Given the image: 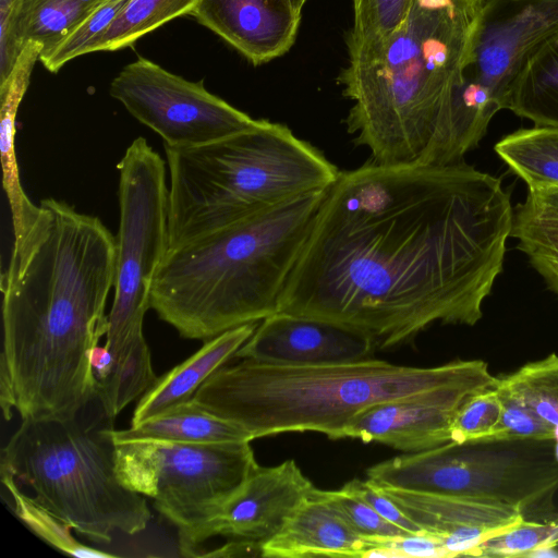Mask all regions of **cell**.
<instances>
[{"instance_id":"1","label":"cell","mask_w":558,"mask_h":558,"mask_svg":"<svg viewBox=\"0 0 558 558\" xmlns=\"http://www.w3.org/2000/svg\"><path fill=\"white\" fill-rule=\"evenodd\" d=\"M513 223L500 179L451 165L366 161L328 189L278 312L366 336L375 349L435 324L474 326Z\"/></svg>"},{"instance_id":"2","label":"cell","mask_w":558,"mask_h":558,"mask_svg":"<svg viewBox=\"0 0 558 558\" xmlns=\"http://www.w3.org/2000/svg\"><path fill=\"white\" fill-rule=\"evenodd\" d=\"M1 275L4 360L22 420L71 418L97 396L89 354L107 335L116 236L57 198L39 203Z\"/></svg>"},{"instance_id":"3","label":"cell","mask_w":558,"mask_h":558,"mask_svg":"<svg viewBox=\"0 0 558 558\" xmlns=\"http://www.w3.org/2000/svg\"><path fill=\"white\" fill-rule=\"evenodd\" d=\"M481 13L477 0H410L390 36L349 53L347 130L373 161L451 165L478 146L501 110L469 76Z\"/></svg>"},{"instance_id":"4","label":"cell","mask_w":558,"mask_h":558,"mask_svg":"<svg viewBox=\"0 0 558 558\" xmlns=\"http://www.w3.org/2000/svg\"><path fill=\"white\" fill-rule=\"evenodd\" d=\"M327 191L169 250L153 282L150 308L180 337L204 341L277 313Z\"/></svg>"},{"instance_id":"5","label":"cell","mask_w":558,"mask_h":558,"mask_svg":"<svg viewBox=\"0 0 558 558\" xmlns=\"http://www.w3.org/2000/svg\"><path fill=\"white\" fill-rule=\"evenodd\" d=\"M496 381L482 360L427 367L372 357L322 365L243 360L216 371L192 400L242 426L252 439L288 432L340 439L349 422L374 404L451 388L483 390Z\"/></svg>"},{"instance_id":"6","label":"cell","mask_w":558,"mask_h":558,"mask_svg":"<svg viewBox=\"0 0 558 558\" xmlns=\"http://www.w3.org/2000/svg\"><path fill=\"white\" fill-rule=\"evenodd\" d=\"M165 153L170 250L294 197L329 189L340 172L287 125L265 119L208 144L165 145Z\"/></svg>"},{"instance_id":"7","label":"cell","mask_w":558,"mask_h":558,"mask_svg":"<svg viewBox=\"0 0 558 558\" xmlns=\"http://www.w3.org/2000/svg\"><path fill=\"white\" fill-rule=\"evenodd\" d=\"M113 429L98 393L71 418L22 420L2 449L0 471L93 542L137 534L150 511L144 496L118 477Z\"/></svg>"},{"instance_id":"8","label":"cell","mask_w":558,"mask_h":558,"mask_svg":"<svg viewBox=\"0 0 558 558\" xmlns=\"http://www.w3.org/2000/svg\"><path fill=\"white\" fill-rule=\"evenodd\" d=\"M250 444L120 442L117 474L178 527L181 555L199 557L208 524L258 466Z\"/></svg>"},{"instance_id":"9","label":"cell","mask_w":558,"mask_h":558,"mask_svg":"<svg viewBox=\"0 0 558 558\" xmlns=\"http://www.w3.org/2000/svg\"><path fill=\"white\" fill-rule=\"evenodd\" d=\"M377 486L468 496L518 508L525 520L554 515L558 460L514 451L484 449V444L445 445L407 452L368 468Z\"/></svg>"},{"instance_id":"10","label":"cell","mask_w":558,"mask_h":558,"mask_svg":"<svg viewBox=\"0 0 558 558\" xmlns=\"http://www.w3.org/2000/svg\"><path fill=\"white\" fill-rule=\"evenodd\" d=\"M117 168L120 218L114 296L106 335V347L112 357L133 335L143 331L153 282L170 250L165 160L144 137H137Z\"/></svg>"},{"instance_id":"11","label":"cell","mask_w":558,"mask_h":558,"mask_svg":"<svg viewBox=\"0 0 558 558\" xmlns=\"http://www.w3.org/2000/svg\"><path fill=\"white\" fill-rule=\"evenodd\" d=\"M109 93L171 147L208 144L252 126L256 119L191 82L138 57L111 81Z\"/></svg>"},{"instance_id":"12","label":"cell","mask_w":558,"mask_h":558,"mask_svg":"<svg viewBox=\"0 0 558 558\" xmlns=\"http://www.w3.org/2000/svg\"><path fill=\"white\" fill-rule=\"evenodd\" d=\"M558 28V0H487L482 5L470 77L504 109L525 54Z\"/></svg>"},{"instance_id":"13","label":"cell","mask_w":558,"mask_h":558,"mask_svg":"<svg viewBox=\"0 0 558 558\" xmlns=\"http://www.w3.org/2000/svg\"><path fill=\"white\" fill-rule=\"evenodd\" d=\"M371 339L342 326L277 312L260 320L234 357L275 365H322L371 357Z\"/></svg>"},{"instance_id":"14","label":"cell","mask_w":558,"mask_h":558,"mask_svg":"<svg viewBox=\"0 0 558 558\" xmlns=\"http://www.w3.org/2000/svg\"><path fill=\"white\" fill-rule=\"evenodd\" d=\"M377 487L423 532L439 537L450 557H478L483 543L525 520L518 508L492 499Z\"/></svg>"},{"instance_id":"15","label":"cell","mask_w":558,"mask_h":558,"mask_svg":"<svg viewBox=\"0 0 558 558\" xmlns=\"http://www.w3.org/2000/svg\"><path fill=\"white\" fill-rule=\"evenodd\" d=\"M315 486L293 459L258 465L208 524L204 542L217 535L264 542L276 535Z\"/></svg>"},{"instance_id":"16","label":"cell","mask_w":558,"mask_h":558,"mask_svg":"<svg viewBox=\"0 0 558 558\" xmlns=\"http://www.w3.org/2000/svg\"><path fill=\"white\" fill-rule=\"evenodd\" d=\"M473 388H451L374 404L356 414L341 438L417 452L450 442L451 421Z\"/></svg>"},{"instance_id":"17","label":"cell","mask_w":558,"mask_h":558,"mask_svg":"<svg viewBox=\"0 0 558 558\" xmlns=\"http://www.w3.org/2000/svg\"><path fill=\"white\" fill-rule=\"evenodd\" d=\"M301 11L294 0H199L189 15L258 65L290 50Z\"/></svg>"},{"instance_id":"18","label":"cell","mask_w":558,"mask_h":558,"mask_svg":"<svg viewBox=\"0 0 558 558\" xmlns=\"http://www.w3.org/2000/svg\"><path fill=\"white\" fill-rule=\"evenodd\" d=\"M262 557H359L372 548L369 538L357 534L333 507L324 489L312 495L272 537L262 542Z\"/></svg>"},{"instance_id":"19","label":"cell","mask_w":558,"mask_h":558,"mask_svg":"<svg viewBox=\"0 0 558 558\" xmlns=\"http://www.w3.org/2000/svg\"><path fill=\"white\" fill-rule=\"evenodd\" d=\"M258 323L244 324L206 340L193 355L158 377L137 402L131 425L190 401L199 387L235 355Z\"/></svg>"},{"instance_id":"20","label":"cell","mask_w":558,"mask_h":558,"mask_svg":"<svg viewBox=\"0 0 558 558\" xmlns=\"http://www.w3.org/2000/svg\"><path fill=\"white\" fill-rule=\"evenodd\" d=\"M40 51L41 48L38 45L27 44L10 75L3 82H0L2 183L11 209L14 234L13 246H19L25 241L41 213L40 205H35L23 190L15 153L17 110L27 90L33 68L39 59Z\"/></svg>"},{"instance_id":"21","label":"cell","mask_w":558,"mask_h":558,"mask_svg":"<svg viewBox=\"0 0 558 558\" xmlns=\"http://www.w3.org/2000/svg\"><path fill=\"white\" fill-rule=\"evenodd\" d=\"M504 109L534 125L558 126V28L525 54L508 86Z\"/></svg>"},{"instance_id":"22","label":"cell","mask_w":558,"mask_h":558,"mask_svg":"<svg viewBox=\"0 0 558 558\" xmlns=\"http://www.w3.org/2000/svg\"><path fill=\"white\" fill-rule=\"evenodd\" d=\"M112 437L116 444L138 440L185 444L253 440L242 426L207 411L192 399L126 429H113Z\"/></svg>"},{"instance_id":"23","label":"cell","mask_w":558,"mask_h":558,"mask_svg":"<svg viewBox=\"0 0 558 558\" xmlns=\"http://www.w3.org/2000/svg\"><path fill=\"white\" fill-rule=\"evenodd\" d=\"M494 149L527 190L558 186V126L517 130L499 140Z\"/></svg>"},{"instance_id":"24","label":"cell","mask_w":558,"mask_h":558,"mask_svg":"<svg viewBox=\"0 0 558 558\" xmlns=\"http://www.w3.org/2000/svg\"><path fill=\"white\" fill-rule=\"evenodd\" d=\"M105 0H25L19 19L21 48L34 43L47 59Z\"/></svg>"},{"instance_id":"25","label":"cell","mask_w":558,"mask_h":558,"mask_svg":"<svg viewBox=\"0 0 558 558\" xmlns=\"http://www.w3.org/2000/svg\"><path fill=\"white\" fill-rule=\"evenodd\" d=\"M510 238L558 298V214L525 198L513 208Z\"/></svg>"},{"instance_id":"26","label":"cell","mask_w":558,"mask_h":558,"mask_svg":"<svg viewBox=\"0 0 558 558\" xmlns=\"http://www.w3.org/2000/svg\"><path fill=\"white\" fill-rule=\"evenodd\" d=\"M143 331L133 335L114 355L107 377L97 381L106 413L114 418L130 402L143 396L157 380Z\"/></svg>"},{"instance_id":"27","label":"cell","mask_w":558,"mask_h":558,"mask_svg":"<svg viewBox=\"0 0 558 558\" xmlns=\"http://www.w3.org/2000/svg\"><path fill=\"white\" fill-rule=\"evenodd\" d=\"M495 387L526 405L553 430L558 460V353L497 376Z\"/></svg>"},{"instance_id":"28","label":"cell","mask_w":558,"mask_h":558,"mask_svg":"<svg viewBox=\"0 0 558 558\" xmlns=\"http://www.w3.org/2000/svg\"><path fill=\"white\" fill-rule=\"evenodd\" d=\"M198 1L129 0L97 43L94 52L129 47L170 20L190 14Z\"/></svg>"},{"instance_id":"29","label":"cell","mask_w":558,"mask_h":558,"mask_svg":"<svg viewBox=\"0 0 558 558\" xmlns=\"http://www.w3.org/2000/svg\"><path fill=\"white\" fill-rule=\"evenodd\" d=\"M0 473L2 483L12 497V508L15 515L44 542L74 557H116L114 555L88 547L76 541L71 534L72 527L70 525L28 497L10 474L2 471H0Z\"/></svg>"},{"instance_id":"30","label":"cell","mask_w":558,"mask_h":558,"mask_svg":"<svg viewBox=\"0 0 558 558\" xmlns=\"http://www.w3.org/2000/svg\"><path fill=\"white\" fill-rule=\"evenodd\" d=\"M410 0H353V26L347 38L348 52L386 39L403 21Z\"/></svg>"},{"instance_id":"31","label":"cell","mask_w":558,"mask_h":558,"mask_svg":"<svg viewBox=\"0 0 558 558\" xmlns=\"http://www.w3.org/2000/svg\"><path fill=\"white\" fill-rule=\"evenodd\" d=\"M558 547V513L542 521L523 520L480 546L478 557H531Z\"/></svg>"},{"instance_id":"32","label":"cell","mask_w":558,"mask_h":558,"mask_svg":"<svg viewBox=\"0 0 558 558\" xmlns=\"http://www.w3.org/2000/svg\"><path fill=\"white\" fill-rule=\"evenodd\" d=\"M128 1L105 0L65 37L47 59L41 61L45 68L56 73L74 58L94 52L97 43Z\"/></svg>"},{"instance_id":"33","label":"cell","mask_w":558,"mask_h":558,"mask_svg":"<svg viewBox=\"0 0 558 558\" xmlns=\"http://www.w3.org/2000/svg\"><path fill=\"white\" fill-rule=\"evenodd\" d=\"M500 412L501 399L495 386L469 396L451 421L450 440L456 444H477L495 427Z\"/></svg>"},{"instance_id":"34","label":"cell","mask_w":558,"mask_h":558,"mask_svg":"<svg viewBox=\"0 0 558 558\" xmlns=\"http://www.w3.org/2000/svg\"><path fill=\"white\" fill-rule=\"evenodd\" d=\"M497 390L501 399L499 420L477 444L554 440L553 430L534 412L512 396Z\"/></svg>"},{"instance_id":"35","label":"cell","mask_w":558,"mask_h":558,"mask_svg":"<svg viewBox=\"0 0 558 558\" xmlns=\"http://www.w3.org/2000/svg\"><path fill=\"white\" fill-rule=\"evenodd\" d=\"M325 493L349 525L363 537H391L409 534L384 519L364 500L342 488L325 490Z\"/></svg>"},{"instance_id":"36","label":"cell","mask_w":558,"mask_h":558,"mask_svg":"<svg viewBox=\"0 0 558 558\" xmlns=\"http://www.w3.org/2000/svg\"><path fill=\"white\" fill-rule=\"evenodd\" d=\"M365 558H450L442 541L426 532L391 537H373Z\"/></svg>"},{"instance_id":"37","label":"cell","mask_w":558,"mask_h":558,"mask_svg":"<svg viewBox=\"0 0 558 558\" xmlns=\"http://www.w3.org/2000/svg\"><path fill=\"white\" fill-rule=\"evenodd\" d=\"M343 490L361 498L384 519L409 534L423 532L387 495L369 480H351L342 487Z\"/></svg>"},{"instance_id":"38","label":"cell","mask_w":558,"mask_h":558,"mask_svg":"<svg viewBox=\"0 0 558 558\" xmlns=\"http://www.w3.org/2000/svg\"><path fill=\"white\" fill-rule=\"evenodd\" d=\"M25 0H0V82L12 72L22 48L19 19Z\"/></svg>"},{"instance_id":"39","label":"cell","mask_w":558,"mask_h":558,"mask_svg":"<svg viewBox=\"0 0 558 558\" xmlns=\"http://www.w3.org/2000/svg\"><path fill=\"white\" fill-rule=\"evenodd\" d=\"M260 544L251 539L232 541L211 551L203 553L201 557H262Z\"/></svg>"},{"instance_id":"40","label":"cell","mask_w":558,"mask_h":558,"mask_svg":"<svg viewBox=\"0 0 558 558\" xmlns=\"http://www.w3.org/2000/svg\"><path fill=\"white\" fill-rule=\"evenodd\" d=\"M0 404L4 420L10 421L16 407V396L3 359H0Z\"/></svg>"},{"instance_id":"41","label":"cell","mask_w":558,"mask_h":558,"mask_svg":"<svg viewBox=\"0 0 558 558\" xmlns=\"http://www.w3.org/2000/svg\"><path fill=\"white\" fill-rule=\"evenodd\" d=\"M89 363L93 368L96 381L108 376L113 364V357L109 349L106 347H94L89 354Z\"/></svg>"},{"instance_id":"42","label":"cell","mask_w":558,"mask_h":558,"mask_svg":"<svg viewBox=\"0 0 558 558\" xmlns=\"http://www.w3.org/2000/svg\"><path fill=\"white\" fill-rule=\"evenodd\" d=\"M525 198L545 209L558 214V186L527 190Z\"/></svg>"},{"instance_id":"43","label":"cell","mask_w":558,"mask_h":558,"mask_svg":"<svg viewBox=\"0 0 558 558\" xmlns=\"http://www.w3.org/2000/svg\"><path fill=\"white\" fill-rule=\"evenodd\" d=\"M294 1H295L296 5H298L300 9H302V8H303V5H304V3L306 2V0H294Z\"/></svg>"},{"instance_id":"44","label":"cell","mask_w":558,"mask_h":558,"mask_svg":"<svg viewBox=\"0 0 558 558\" xmlns=\"http://www.w3.org/2000/svg\"><path fill=\"white\" fill-rule=\"evenodd\" d=\"M477 1L483 5V3H484L485 1H487V0H477Z\"/></svg>"}]
</instances>
